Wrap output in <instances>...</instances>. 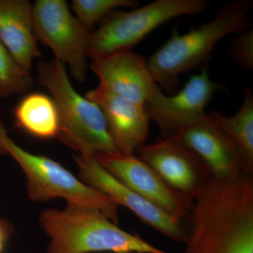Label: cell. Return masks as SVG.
Listing matches in <instances>:
<instances>
[{"label": "cell", "instance_id": "obj_17", "mask_svg": "<svg viewBox=\"0 0 253 253\" xmlns=\"http://www.w3.org/2000/svg\"><path fill=\"white\" fill-rule=\"evenodd\" d=\"M209 114L236 146L246 174L253 175V94L251 88H246L244 101L235 114L227 116L216 111Z\"/></svg>", "mask_w": 253, "mask_h": 253}, {"label": "cell", "instance_id": "obj_19", "mask_svg": "<svg viewBox=\"0 0 253 253\" xmlns=\"http://www.w3.org/2000/svg\"><path fill=\"white\" fill-rule=\"evenodd\" d=\"M135 0H73L72 9L80 22L90 32L99 20L116 8H136Z\"/></svg>", "mask_w": 253, "mask_h": 253}, {"label": "cell", "instance_id": "obj_10", "mask_svg": "<svg viewBox=\"0 0 253 253\" xmlns=\"http://www.w3.org/2000/svg\"><path fill=\"white\" fill-rule=\"evenodd\" d=\"M136 151L171 189L189 201H194L212 176L197 155L172 138L142 145Z\"/></svg>", "mask_w": 253, "mask_h": 253}, {"label": "cell", "instance_id": "obj_20", "mask_svg": "<svg viewBox=\"0 0 253 253\" xmlns=\"http://www.w3.org/2000/svg\"><path fill=\"white\" fill-rule=\"evenodd\" d=\"M231 54L235 62L244 69L253 68V31L241 33L231 44Z\"/></svg>", "mask_w": 253, "mask_h": 253}, {"label": "cell", "instance_id": "obj_14", "mask_svg": "<svg viewBox=\"0 0 253 253\" xmlns=\"http://www.w3.org/2000/svg\"><path fill=\"white\" fill-rule=\"evenodd\" d=\"M86 98L102 111L115 149L121 155H132L144 144L149 133V118L144 106L134 104L98 86Z\"/></svg>", "mask_w": 253, "mask_h": 253}, {"label": "cell", "instance_id": "obj_16", "mask_svg": "<svg viewBox=\"0 0 253 253\" xmlns=\"http://www.w3.org/2000/svg\"><path fill=\"white\" fill-rule=\"evenodd\" d=\"M18 127L42 139L57 137L59 118L51 96L41 92L26 95L14 110Z\"/></svg>", "mask_w": 253, "mask_h": 253}, {"label": "cell", "instance_id": "obj_13", "mask_svg": "<svg viewBox=\"0 0 253 253\" xmlns=\"http://www.w3.org/2000/svg\"><path fill=\"white\" fill-rule=\"evenodd\" d=\"M169 138L179 141L197 155L214 177L246 174L236 146L210 114L206 113Z\"/></svg>", "mask_w": 253, "mask_h": 253}, {"label": "cell", "instance_id": "obj_15", "mask_svg": "<svg viewBox=\"0 0 253 253\" xmlns=\"http://www.w3.org/2000/svg\"><path fill=\"white\" fill-rule=\"evenodd\" d=\"M33 4L27 0H0V41L26 71L41 56L33 28Z\"/></svg>", "mask_w": 253, "mask_h": 253}, {"label": "cell", "instance_id": "obj_6", "mask_svg": "<svg viewBox=\"0 0 253 253\" xmlns=\"http://www.w3.org/2000/svg\"><path fill=\"white\" fill-rule=\"evenodd\" d=\"M210 0H156L142 7L108 16L89 36L87 55L91 58L131 49L158 26L181 16L201 14Z\"/></svg>", "mask_w": 253, "mask_h": 253}, {"label": "cell", "instance_id": "obj_4", "mask_svg": "<svg viewBox=\"0 0 253 253\" xmlns=\"http://www.w3.org/2000/svg\"><path fill=\"white\" fill-rule=\"evenodd\" d=\"M40 84L49 91L57 109V139L84 156L117 154L102 111L97 104L76 91L66 66L57 60L38 65Z\"/></svg>", "mask_w": 253, "mask_h": 253}, {"label": "cell", "instance_id": "obj_1", "mask_svg": "<svg viewBox=\"0 0 253 253\" xmlns=\"http://www.w3.org/2000/svg\"><path fill=\"white\" fill-rule=\"evenodd\" d=\"M184 253H253V177L211 176L193 201Z\"/></svg>", "mask_w": 253, "mask_h": 253}, {"label": "cell", "instance_id": "obj_3", "mask_svg": "<svg viewBox=\"0 0 253 253\" xmlns=\"http://www.w3.org/2000/svg\"><path fill=\"white\" fill-rule=\"evenodd\" d=\"M253 6L251 0L234 1L199 28L183 35L173 31L169 39L146 60L155 83L158 86L172 89L181 73L207 62L221 39L246 28Z\"/></svg>", "mask_w": 253, "mask_h": 253}, {"label": "cell", "instance_id": "obj_2", "mask_svg": "<svg viewBox=\"0 0 253 253\" xmlns=\"http://www.w3.org/2000/svg\"><path fill=\"white\" fill-rule=\"evenodd\" d=\"M40 221L50 239L47 253H171L123 230L97 210L81 205L46 209Z\"/></svg>", "mask_w": 253, "mask_h": 253}, {"label": "cell", "instance_id": "obj_11", "mask_svg": "<svg viewBox=\"0 0 253 253\" xmlns=\"http://www.w3.org/2000/svg\"><path fill=\"white\" fill-rule=\"evenodd\" d=\"M94 158L115 177L165 212L181 221L187 217L193 201L171 189L138 156L117 153Z\"/></svg>", "mask_w": 253, "mask_h": 253}, {"label": "cell", "instance_id": "obj_8", "mask_svg": "<svg viewBox=\"0 0 253 253\" xmlns=\"http://www.w3.org/2000/svg\"><path fill=\"white\" fill-rule=\"evenodd\" d=\"M77 164L80 177L86 185L102 193L118 206L131 211L144 224L163 235L177 243H184L186 226L179 220L161 208L128 187L115 177L93 156L77 154L73 156Z\"/></svg>", "mask_w": 253, "mask_h": 253}, {"label": "cell", "instance_id": "obj_7", "mask_svg": "<svg viewBox=\"0 0 253 253\" xmlns=\"http://www.w3.org/2000/svg\"><path fill=\"white\" fill-rule=\"evenodd\" d=\"M35 36L68 64L73 78L85 81L87 44L91 32L73 16L64 0H38L33 4Z\"/></svg>", "mask_w": 253, "mask_h": 253}, {"label": "cell", "instance_id": "obj_18", "mask_svg": "<svg viewBox=\"0 0 253 253\" xmlns=\"http://www.w3.org/2000/svg\"><path fill=\"white\" fill-rule=\"evenodd\" d=\"M34 84L30 73L18 64L0 41V99L26 92Z\"/></svg>", "mask_w": 253, "mask_h": 253}, {"label": "cell", "instance_id": "obj_12", "mask_svg": "<svg viewBox=\"0 0 253 253\" xmlns=\"http://www.w3.org/2000/svg\"><path fill=\"white\" fill-rule=\"evenodd\" d=\"M91 68L99 86L134 104L144 106L160 89L146 60L131 49L92 58Z\"/></svg>", "mask_w": 253, "mask_h": 253}, {"label": "cell", "instance_id": "obj_9", "mask_svg": "<svg viewBox=\"0 0 253 253\" xmlns=\"http://www.w3.org/2000/svg\"><path fill=\"white\" fill-rule=\"evenodd\" d=\"M219 83L210 78L207 66L190 77L183 89L172 96L158 89L144 105L149 120L157 124L163 137H172L183 126L206 115V106L217 91Z\"/></svg>", "mask_w": 253, "mask_h": 253}, {"label": "cell", "instance_id": "obj_5", "mask_svg": "<svg viewBox=\"0 0 253 253\" xmlns=\"http://www.w3.org/2000/svg\"><path fill=\"white\" fill-rule=\"evenodd\" d=\"M0 145L21 166L26 176L27 194L35 202L62 198L68 204L94 208L116 224L119 206L106 195L86 185L51 158L22 149L8 134L0 120Z\"/></svg>", "mask_w": 253, "mask_h": 253}, {"label": "cell", "instance_id": "obj_21", "mask_svg": "<svg viewBox=\"0 0 253 253\" xmlns=\"http://www.w3.org/2000/svg\"><path fill=\"white\" fill-rule=\"evenodd\" d=\"M5 154L4 150H3L2 147H1V145H0V155H2Z\"/></svg>", "mask_w": 253, "mask_h": 253}]
</instances>
